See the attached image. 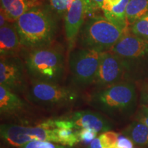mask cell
Masks as SVG:
<instances>
[{
  "instance_id": "6da1fadb",
  "label": "cell",
  "mask_w": 148,
  "mask_h": 148,
  "mask_svg": "<svg viewBox=\"0 0 148 148\" xmlns=\"http://www.w3.org/2000/svg\"><path fill=\"white\" fill-rule=\"evenodd\" d=\"M59 19L42 2L28 9L14 22L24 49L52 46Z\"/></svg>"
},
{
  "instance_id": "7a4b0ae2",
  "label": "cell",
  "mask_w": 148,
  "mask_h": 148,
  "mask_svg": "<svg viewBox=\"0 0 148 148\" xmlns=\"http://www.w3.org/2000/svg\"><path fill=\"white\" fill-rule=\"evenodd\" d=\"M138 95L135 84L123 80L102 88L94 89L88 98V103L111 121H122L136 112Z\"/></svg>"
},
{
  "instance_id": "3957f363",
  "label": "cell",
  "mask_w": 148,
  "mask_h": 148,
  "mask_svg": "<svg viewBox=\"0 0 148 148\" xmlns=\"http://www.w3.org/2000/svg\"><path fill=\"white\" fill-rule=\"evenodd\" d=\"M23 61L29 81L61 84L66 72L65 56L52 46L27 50Z\"/></svg>"
},
{
  "instance_id": "277c9868",
  "label": "cell",
  "mask_w": 148,
  "mask_h": 148,
  "mask_svg": "<svg viewBox=\"0 0 148 148\" xmlns=\"http://www.w3.org/2000/svg\"><path fill=\"white\" fill-rule=\"evenodd\" d=\"M125 29L106 16L92 15L88 17L79 31L77 41L79 47L99 52L110 51L125 35Z\"/></svg>"
},
{
  "instance_id": "5b68a950",
  "label": "cell",
  "mask_w": 148,
  "mask_h": 148,
  "mask_svg": "<svg viewBox=\"0 0 148 148\" xmlns=\"http://www.w3.org/2000/svg\"><path fill=\"white\" fill-rule=\"evenodd\" d=\"M80 90L57 83L30 81L25 97L29 102L46 110L71 108L80 99Z\"/></svg>"
},
{
  "instance_id": "8992f818",
  "label": "cell",
  "mask_w": 148,
  "mask_h": 148,
  "mask_svg": "<svg viewBox=\"0 0 148 148\" xmlns=\"http://www.w3.org/2000/svg\"><path fill=\"white\" fill-rule=\"evenodd\" d=\"M102 53L82 47L69 51L67 63L74 88L81 90L93 86Z\"/></svg>"
},
{
  "instance_id": "52a82bcc",
  "label": "cell",
  "mask_w": 148,
  "mask_h": 148,
  "mask_svg": "<svg viewBox=\"0 0 148 148\" xmlns=\"http://www.w3.org/2000/svg\"><path fill=\"white\" fill-rule=\"evenodd\" d=\"M0 134L4 144L11 147H19L32 141L58 143L55 129H47L38 123L35 125L3 123L0 127Z\"/></svg>"
},
{
  "instance_id": "ba28073f",
  "label": "cell",
  "mask_w": 148,
  "mask_h": 148,
  "mask_svg": "<svg viewBox=\"0 0 148 148\" xmlns=\"http://www.w3.org/2000/svg\"><path fill=\"white\" fill-rule=\"evenodd\" d=\"M110 51L121 60L127 79L134 73L140 62L148 56V41L134 34H125Z\"/></svg>"
},
{
  "instance_id": "9c48e42d",
  "label": "cell",
  "mask_w": 148,
  "mask_h": 148,
  "mask_svg": "<svg viewBox=\"0 0 148 148\" xmlns=\"http://www.w3.org/2000/svg\"><path fill=\"white\" fill-rule=\"evenodd\" d=\"M24 61L19 56L1 57L0 84L17 95H25L29 82Z\"/></svg>"
},
{
  "instance_id": "30bf717a",
  "label": "cell",
  "mask_w": 148,
  "mask_h": 148,
  "mask_svg": "<svg viewBox=\"0 0 148 148\" xmlns=\"http://www.w3.org/2000/svg\"><path fill=\"white\" fill-rule=\"evenodd\" d=\"M127 80L125 69L121 60L110 51L103 52L93 86L99 89Z\"/></svg>"
},
{
  "instance_id": "8fae6325",
  "label": "cell",
  "mask_w": 148,
  "mask_h": 148,
  "mask_svg": "<svg viewBox=\"0 0 148 148\" xmlns=\"http://www.w3.org/2000/svg\"><path fill=\"white\" fill-rule=\"evenodd\" d=\"M86 16H88L86 0H73L63 18L64 33L69 51L74 48Z\"/></svg>"
},
{
  "instance_id": "7c38bea8",
  "label": "cell",
  "mask_w": 148,
  "mask_h": 148,
  "mask_svg": "<svg viewBox=\"0 0 148 148\" xmlns=\"http://www.w3.org/2000/svg\"><path fill=\"white\" fill-rule=\"evenodd\" d=\"M67 118L73 122L74 129L76 130L87 128L93 130L96 132H106L113 127L111 120L98 111H76Z\"/></svg>"
},
{
  "instance_id": "4fadbf2b",
  "label": "cell",
  "mask_w": 148,
  "mask_h": 148,
  "mask_svg": "<svg viewBox=\"0 0 148 148\" xmlns=\"http://www.w3.org/2000/svg\"><path fill=\"white\" fill-rule=\"evenodd\" d=\"M29 107L27 103L3 85L0 84V114L1 119L21 118L27 114Z\"/></svg>"
},
{
  "instance_id": "5bb4252c",
  "label": "cell",
  "mask_w": 148,
  "mask_h": 148,
  "mask_svg": "<svg viewBox=\"0 0 148 148\" xmlns=\"http://www.w3.org/2000/svg\"><path fill=\"white\" fill-rule=\"evenodd\" d=\"M23 49L14 23H8L0 28L1 57L18 56Z\"/></svg>"
},
{
  "instance_id": "9a60e30c",
  "label": "cell",
  "mask_w": 148,
  "mask_h": 148,
  "mask_svg": "<svg viewBox=\"0 0 148 148\" xmlns=\"http://www.w3.org/2000/svg\"><path fill=\"white\" fill-rule=\"evenodd\" d=\"M129 0H103L101 10L103 16L114 23L126 29L128 24L125 10Z\"/></svg>"
},
{
  "instance_id": "2e32d148",
  "label": "cell",
  "mask_w": 148,
  "mask_h": 148,
  "mask_svg": "<svg viewBox=\"0 0 148 148\" xmlns=\"http://www.w3.org/2000/svg\"><path fill=\"white\" fill-rule=\"evenodd\" d=\"M40 2L39 0H1V9L8 21L14 23L28 9Z\"/></svg>"
},
{
  "instance_id": "e0dca14e",
  "label": "cell",
  "mask_w": 148,
  "mask_h": 148,
  "mask_svg": "<svg viewBox=\"0 0 148 148\" xmlns=\"http://www.w3.org/2000/svg\"><path fill=\"white\" fill-rule=\"evenodd\" d=\"M123 134L136 145L148 146V127L141 122H132L123 130Z\"/></svg>"
},
{
  "instance_id": "ac0fdd59",
  "label": "cell",
  "mask_w": 148,
  "mask_h": 148,
  "mask_svg": "<svg viewBox=\"0 0 148 148\" xmlns=\"http://www.w3.org/2000/svg\"><path fill=\"white\" fill-rule=\"evenodd\" d=\"M147 14L148 0H129L125 10V18L127 24L132 25Z\"/></svg>"
},
{
  "instance_id": "d6986e66",
  "label": "cell",
  "mask_w": 148,
  "mask_h": 148,
  "mask_svg": "<svg viewBox=\"0 0 148 148\" xmlns=\"http://www.w3.org/2000/svg\"><path fill=\"white\" fill-rule=\"evenodd\" d=\"M56 135L58 138V143L69 147H73L80 142L79 130L74 128L55 129Z\"/></svg>"
},
{
  "instance_id": "ffe728a7",
  "label": "cell",
  "mask_w": 148,
  "mask_h": 148,
  "mask_svg": "<svg viewBox=\"0 0 148 148\" xmlns=\"http://www.w3.org/2000/svg\"><path fill=\"white\" fill-rule=\"evenodd\" d=\"M73 0H42L46 5L58 18H64Z\"/></svg>"
},
{
  "instance_id": "44dd1931",
  "label": "cell",
  "mask_w": 148,
  "mask_h": 148,
  "mask_svg": "<svg viewBox=\"0 0 148 148\" xmlns=\"http://www.w3.org/2000/svg\"><path fill=\"white\" fill-rule=\"evenodd\" d=\"M130 31L132 34L148 41V14L132 23Z\"/></svg>"
},
{
  "instance_id": "7402d4cb",
  "label": "cell",
  "mask_w": 148,
  "mask_h": 148,
  "mask_svg": "<svg viewBox=\"0 0 148 148\" xmlns=\"http://www.w3.org/2000/svg\"><path fill=\"white\" fill-rule=\"evenodd\" d=\"M119 136V134L118 133L113 131H108L101 134L99 138L104 148H117L116 143Z\"/></svg>"
},
{
  "instance_id": "603a6c76",
  "label": "cell",
  "mask_w": 148,
  "mask_h": 148,
  "mask_svg": "<svg viewBox=\"0 0 148 148\" xmlns=\"http://www.w3.org/2000/svg\"><path fill=\"white\" fill-rule=\"evenodd\" d=\"M18 148H72L51 141H32Z\"/></svg>"
},
{
  "instance_id": "cb8c5ba5",
  "label": "cell",
  "mask_w": 148,
  "mask_h": 148,
  "mask_svg": "<svg viewBox=\"0 0 148 148\" xmlns=\"http://www.w3.org/2000/svg\"><path fill=\"white\" fill-rule=\"evenodd\" d=\"M97 133L93 130L82 128L79 130V136L80 141L84 143L92 142L97 136Z\"/></svg>"
},
{
  "instance_id": "d4e9b609",
  "label": "cell",
  "mask_w": 148,
  "mask_h": 148,
  "mask_svg": "<svg viewBox=\"0 0 148 148\" xmlns=\"http://www.w3.org/2000/svg\"><path fill=\"white\" fill-rule=\"evenodd\" d=\"M135 120L141 122L148 127V106L140 105L135 114Z\"/></svg>"
},
{
  "instance_id": "484cf974",
  "label": "cell",
  "mask_w": 148,
  "mask_h": 148,
  "mask_svg": "<svg viewBox=\"0 0 148 148\" xmlns=\"http://www.w3.org/2000/svg\"><path fill=\"white\" fill-rule=\"evenodd\" d=\"M88 4V17L90 16L95 15L97 11L101 10L103 0H86Z\"/></svg>"
},
{
  "instance_id": "4316f807",
  "label": "cell",
  "mask_w": 148,
  "mask_h": 148,
  "mask_svg": "<svg viewBox=\"0 0 148 148\" xmlns=\"http://www.w3.org/2000/svg\"><path fill=\"white\" fill-rule=\"evenodd\" d=\"M117 148H133V142L125 136V135L122 136L119 135L118 138L117 143H116Z\"/></svg>"
},
{
  "instance_id": "83f0119b",
  "label": "cell",
  "mask_w": 148,
  "mask_h": 148,
  "mask_svg": "<svg viewBox=\"0 0 148 148\" xmlns=\"http://www.w3.org/2000/svg\"><path fill=\"white\" fill-rule=\"evenodd\" d=\"M140 105L148 106V83L142 86L140 93Z\"/></svg>"
},
{
  "instance_id": "f1b7e54d",
  "label": "cell",
  "mask_w": 148,
  "mask_h": 148,
  "mask_svg": "<svg viewBox=\"0 0 148 148\" xmlns=\"http://www.w3.org/2000/svg\"><path fill=\"white\" fill-rule=\"evenodd\" d=\"M89 148H104L101 143L99 136L98 138H95L90 143Z\"/></svg>"
},
{
  "instance_id": "f546056e",
  "label": "cell",
  "mask_w": 148,
  "mask_h": 148,
  "mask_svg": "<svg viewBox=\"0 0 148 148\" xmlns=\"http://www.w3.org/2000/svg\"><path fill=\"white\" fill-rule=\"evenodd\" d=\"M10 22L8 21V18H7L6 15L4 13L3 10L1 9V12H0V27H3L5 25H7Z\"/></svg>"
},
{
  "instance_id": "4dcf8cb0",
  "label": "cell",
  "mask_w": 148,
  "mask_h": 148,
  "mask_svg": "<svg viewBox=\"0 0 148 148\" xmlns=\"http://www.w3.org/2000/svg\"><path fill=\"white\" fill-rule=\"evenodd\" d=\"M39 1H42V0H39Z\"/></svg>"
}]
</instances>
